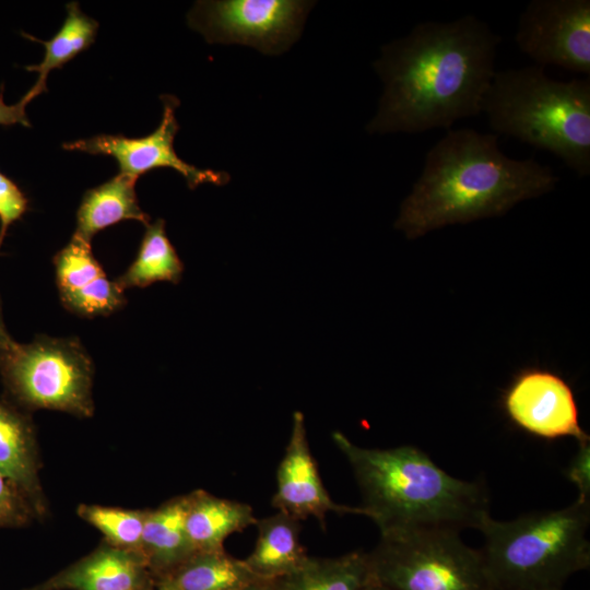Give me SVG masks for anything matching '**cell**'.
I'll return each mask as SVG.
<instances>
[{"instance_id":"obj_1","label":"cell","mask_w":590,"mask_h":590,"mask_svg":"<svg viewBox=\"0 0 590 590\" xmlns=\"http://www.w3.org/2000/svg\"><path fill=\"white\" fill-rule=\"evenodd\" d=\"M500 37L474 15L416 24L381 48L374 67L384 83L369 133L449 129L476 116L495 73Z\"/></svg>"},{"instance_id":"obj_2","label":"cell","mask_w":590,"mask_h":590,"mask_svg":"<svg viewBox=\"0 0 590 590\" xmlns=\"http://www.w3.org/2000/svg\"><path fill=\"white\" fill-rule=\"evenodd\" d=\"M557 181L551 167L533 158L506 156L495 134L449 130L427 152L394 227L415 239L447 225L502 216L552 191Z\"/></svg>"},{"instance_id":"obj_3","label":"cell","mask_w":590,"mask_h":590,"mask_svg":"<svg viewBox=\"0 0 590 590\" xmlns=\"http://www.w3.org/2000/svg\"><path fill=\"white\" fill-rule=\"evenodd\" d=\"M332 439L353 471L365 516L380 534L420 527L479 529L489 515L480 482L451 476L416 447L364 448L341 432Z\"/></svg>"},{"instance_id":"obj_4","label":"cell","mask_w":590,"mask_h":590,"mask_svg":"<svg viewBox=\"0 0 590 590\" xmlns=\"http://www.w3.org/2000/svg\"><path fill=\"white\" fill-rule=\"evenodd\" d=\"M491 128L590 174V79L556 81L540 66L495 71L480 106Z\"/></svg>"},{"instance_id":"obj_5","label":"cell","mask_w":590,"mask_h":590,"mask_svg":"<svg viewBox=\"0 0 590 590\" xmlns=\"http://www.w3.org/2000/svg\"><path fill=\"white\" fill-rule=\"evenodd\" d=\"M590 503L577 499L556 510L502 521L486 516L480 551L494 590H563L590 566Z\"/></svg>"},{"instance_id":"obj_6","label":"cell","mask_w":590,"mask_h":590,"mask_svg":"<svg viewBox=\"0 0 590 590\" xmlns=\"http://www.w3.org/2000/svg\"><path fill=\"white\" fill-rule=\"evenodd\" d=\"M367 555L374 582L388 590H494L481 552L468 546L456 529L382 533Z\"/></svg>"},{"instance_id":"obj_7","label":"cell","mask_w":590,"mask_h":590,"mask_svg":"<svg viewBox=\"0 0 590 590\" xmlns=\"http://www.w3.org/2000/svg\"><path fill=\"white\" fill-rule=\"evenodd\" d=\"M2 384L26 410H55L91 417L94 414L91 356L78 338L36 337L14 342L0 361Z\"/></svg>"},{"instance_id":"obj_8","label":"cell","mask_w":590,"mask_h":590,"mask_svg":"<svg viewBox=\"0 0 590 590\" xmlns=\"http://www.w3.org/2000/svg\"><path fill=\"white\" fill-rule=\"evenodd\" d=\"M312 5L302 0L198 1L188 24L209 43L240 44L275 56L298 39Z\"/></svg>"},{"instance_id":"obj_9","label":"cell","mask_w":590,"mask_h":590,"mask_svg":"<svg viewBox=\"0 0 590 590\" xmlns=\"http://www.w3.org/2000/svg\"><path fill=\"white\" fill-rule=\"evenodd\" d=\"M515 40L536 66L590 74V1L532 0Z\"/></svg>"},{"instance_id":"obj_10","label":"cell","mask_w":590,"mask_h":590,"mask_svg":"<svg viewBox=\"0 0 590 590\" xmlns=\"http://www.w3.org/2000/svg\"><path fill=\"white\" fill-rule=\"evenodd\" d=\"M162 120L152 133L142 138H127L122 134H98L63 143V149L90 154L110 155L119 165V173L138 179L139 176L160 167H169L179 173L190 189L202 184L225 185L229 175L225 172L202 169L181 160L175 149L174 139L179 130L175 110L179 101L173 95H164Z\"/></svg>"},{"instance_id":"obj_11","label":"cell","mask_w":590,"mask_h":590,"mask_svg":"<svg viewBox=\"0 0 590 590\" xmlns=\"http://www.w3.org/2000/svg\"><path fill=\"white\" fill-rule=\"evenodd\" d=\"M502 406L508 420L543 439L571 437L590 440L581 428L574 391L558 374L540 367L519 370L504 391Z\"/></svg>"},{"instance_id":"obj_12","label":"cell","mask_w":590,"mask_h":590,"mask_svg":"<svg viewBox=\"0 0 590 590\" xmlns=\"http://www.w3.org/2000/svg\"><path fill=\"white\" fill-rule=\"evenodd\" d=\"M272 506L299 521L312 517L323 528L326 516L331 511L365 516L361 506L338 504L328 494L309 449L300 412L293 414L291 436L276 470V491Z\"/></svg>"},{"instance_id":"obj_13","label":"cell","mask_w":590,"mask_h":590,"mask_svg":"<svg viewBox=\"0 0 590 590\" xmlns=\"http://www.w3.org/2000/svg\"><path fill=\"white\" fill-rule=\"evenodd\" d=\"M155 579L140 551L103 542L92 553L26 590H152Z\"/></svg>"},{"instance_id":"obj_14","label":"cell","mask_w":590,"mask_h":590,"mask_svg":"<svg viewBox=\"0 0 590 590\" xmlns=\"http://www.w3.org/2000/svg\"><path fill=\"white\" fill-rule=\"evenodd\" d=\"M0 471L27 497L37 517L46 514L38 449L31 418L0 399Z\"/></svg>"},{"instance_id":"obj_15","label":"cell","mask_w":590,"mask_h":590,"mask_svg":"<svg viewBox=\"0 0 590 590\" xmlns=\"http://www.w3.org/2000/svg\"><path fill=\"white\" fill-rule=\"evenodd\" d=\"M188 503L187 494L148 509L140 552L155 580L169 576L196 552L186 530Z\"/></svg>"},{"instance_id":"obj_16","label":"cell","mask_w":590,"mask_h":590,"mask_svg":"<svg viewBox=\"0 0 590 590\" xmlns=\"http://www.w3.org/2000/svg\"><path fill=\"white\" fill-rule=\"evenodd\" d=\"M186 530L196 552L224 550L233 533L256 524L252 507L246 503L221 498L203 489L188 494Z\"/></svg>"},{"instance_id":"obj_17","label":"cell","mask_w":590,"mask_h":590,"mask_svg":"<svg viewBox=\"0 0 590 590\" xmlns=\"http://www.w3.org/2000/svg\"><path fill=\"white\" fill-rule=\"evenodd\" d=\"M257 540L244 559L259 579L275 580L299 569L308 559L299 540V520L278 511L257 520Z\"/></svg>"},{"instance_id":"obj_18","label":"cell","mask_w":590,"mask_h":590,"mask_svg":"<svg viewBox=\"0 0 590 590\" xmlns=\"http://www.w3.org/2000/svg\"><path fill=\"white\" fill-rule=\"evenodd\" d=\"M135 181L119 173L88 189L76 211L74 235L91 243L96 233L121 221L135 220L145 226L150 224V216L139 205Z\"/></svg>"},{"instance_id":"obj_19","label":"cell","mask_w":590,"mask_h":590,"mask_svg":"<svg viewBox=\"0 0 590 590\" xmlns=\"http://www.w3.org/2000/svg\"><path fill=\"white\" fill-rule=\"evenodd\" d=\"M374 582L367 552L308 557L296 571L274 580L275 590H362Z\"/></svg>"},{"instance_id":"obj_20","label":"cell","mask_w":590,"mask_h":590,"mask_svg":"<svg viewBox=\"0 0 590 590\" xmlns=\"http://www.w3.org/2000/svg\"><path fill=\"white\" fill-rule=\"evenodd\" d=\"M98 23L80 10L78 2L67 4L66 20L57 34L48 40L35 38L23 33L32 40L45 47V55L38 64L27 66V71H36L38 78L33 87L24 95L31 102L40 93L47 91L46 81L54 69L61 68L81 51L90 47L95 39Z\"/></svg>"},{"instance_id":"obj_21","label":"cell","mask_w":590,"mask_h":590,"mask_svg":"<svg viewBox=\"0 0 590 590\" xmlns=\"http://www.w3.org/2000/svg\"><path fill=\"white\" fill-rule=\"evenodd\" d=\"M166 579L180 590H239L258 580L245 564L225 552H194Z\"/></svg>"},{"instance_id":"obj_22","label":"cell","mask_w":590,"mask_h":590,"mask_svg":"<svg viewBox=\"0 0 590 590\" xmlns=\"http://www.w3.org/2000/svg\"><path fill=\"white\" fill-rule=\"evenodd\" d=\"M184 264L168 239L165 221L157 219L145 226L138 255L128 269L114 280L123 291L146 287L158 281L178 283Z\"/></svg>"},{"instance_id":"obj_23","label":"cell","mask_w":590,"mask_h":590,"mask_svg":"<svg viewBox=\"0 0 590 590\" xmlns=\"http://www.w3.org/2000/svg\"><path fill=\"white\" fill-rule=\"evenodd\" d=\"M148 509L132 510L99 505L82 504L78 515L95 527L108 544L131 551H140Z\"/></svg>"},{"instance_id":"obj_24","label":"cell","mask_w":590,"mask_h":590,"mask_svg":"<svg viewBox=\"0 0 590 590\" xmlns=\"http://www.w3.org/2000/svg\"><path fill=\"white\" fill-rule=\"evenodd\" d=\"M52 261L59 297L85 288L106 275L93 255L91 243L74 234Z\"/></svg>"},{"instance_id":"obj_25","label":"cell","mask_w":590,"mask_h":590,"mask_svg":"<svg viewBox=\"0 0 590 590\" xmlns=\"http://www.w3.org/2000/svg\"><path fill=\"white\" fill-rule=\"evenodd\" d=\"M123 290L107 275L98 279L90 286L61 296L66 309L85 318L109 316L121 309L127 298Z\"/></svg>"},{"instance_id":"obj_26","label":"cell","mask_w":590,"mask_h":590,"mask_svg":"<svg viewBox=\"0 0 590 590\" xmlns=\"http://www.w3.org/2000/svg\"><path fill=\"white\" fill-rule=\"evenodd\" d=\"M37 517L27 497L0 471V529L21 528Z\"/></svg>"},{"instance_id":"obj_27","label":"cell","mask_w":590,"mask_h":590,"mask_svg":"<svg viewBox=\"0 0 590 590\" xmlns=\"http://www.w3.org/2000/svg\"><path fill=\"white\" fill-rule=\"evenodd\" d=\"M28 210V200L23 191L5 175L0 173V247L9 226Z\"/></svg>"},{"instance_id":"obj_28","label":"cell","mask_w":590,"mask_h":590,"mask_svg":"<svg viewBox=\"0 0 590 590\" xmlns=\"http://www.w3.org/2000/svg\"><path fill=\"white\" fill-rule=\"evenodd\" d=\"M564 473L578 489V499L590 503V440L578 444V450Z\"/></svg>"},{"instance_id":"obj_29","label":"cell","mask_w":590,"mask_h":590,"mask_svg":"<svg viewBox=\"0 0 590 590\" xmlns=\"http://www.w3.org/2000/svg\"><path fill=\"white\" fill-rule=\"evenodd\" d=\"M30 102L23 96L22 99L14 105H7L3 99V85L0 91V126H12L21 123L25 127H31V122L25 113V107Z\"/></svg>"},{"instance_id":"obj_30","label":"cell","mask_w":590,"mask_h":590,"mask_svg":"<svg viewBox=\"0 0 590 590\" xmlns=\"http://www.w3.org/2000/svg\"><path fill=\"white\" fill-rule=\"evenodd\" d=\"M14 340L9 334L3 320L2 304L0 299V361L14 344Z\"/></svg>"},{"instance_id":"obj_31","label":"cell","mask_w":590,"mask_h":590,"mask_svg":"<svg viewBox=\"0 0 590 590\" xmlns=\"http://www.w3.org/2000/svg\"><path fill=\"white\" fill-rule=\"evenodd\" d=\"M239 590H275L274 580L258 579Z\"/></svg>"},{"instance_id":"obj_32","label":"cell","mask_w":590,"mask_h":590,"mask_svg":"<svg viewBox=\"0 0 590 590\" xmlns=\"http://www.w3.org/2000/svg\"><path fill=\"white\" fill-rule=\"evenodd\" d=\"M154 590H180L166 578L156 579Z\"/></svg>"},{"instance_id":"obj_33","label":"cell","mask_w":590,"mask_h":590,"mask_svg":"<svg viewBox=\"0 0 590 590\" xmlns=\"http://www.w3.org/2000/svg\"><path fill=\"white\" fill-rule=\"evenodd\" d=\"M362 590H388V589L376 582H371Z\"/></svg>"},{"instance_id":"obj_34","label":"cell","mask_w":590,"mask_h":590,"mask_svg":"<svg viewBox=\"0 0 590 590\" xmlns=\"http://www.w3.org/2000/svg\"><path fill=\"white\" fill-rule=\"evenodd\" d=\"M154 587H155V586H154ZM152 590H154V588H153Z\"/></svg>"}]
</instances>
